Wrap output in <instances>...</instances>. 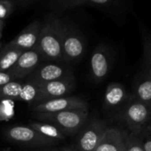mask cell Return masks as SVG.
Listing matches in <instances>:
<instances>
[{"label": "cell", "instance_id": "1", "mask_svg": "<svg viewBox=\"0 0 151 151\" xmlns=\"http://www.w3.org/2000/svg\"><path fill=\"white\" fill-rule=\"evenodd\" d=\"M62 17L48 13L42 22L36 49L44 60L61 62L63 60L61 48Z\"/></svg>", "mask_w": 151, "mask_h": 151}, {"label": "cell", "instance_id": "2", "mask_svg": "<svg viewBox=\"0 0 151 151\" xmlns=\"http://www.w3.org/2000/svg\"><path fill=\"white\" fill-rule=\"evenodd\" d=\"M88 115V109H75L54 113H35L34 116L40 122L54 125L67 136L80 132L87 123Z\"/></svg>", "mask_w": 151, "mask_h": 151}, {"label": "cell", "instance_id": "3", "mask_svg": "<svg viewBox=\"0 0 151 151\" xmlns=\"http://www.w3.org/2000/svg\"><path fill=\"white\" fill-rule=\"evenodd\" d=\"M61 48L64 61H78L86 51V38L79 28L68 18H62Z\"/></svg>", "mask_w": 151, "mask_h": 151}, {"label": "cell", "instance_id": "4", "mask_svg": "<svg viewBox=\"0 0 151 151\" xmlns=\"http://www.w3.org/2000/svg\"><path fill=\"white\" fill-rule=\"evenodd\" d=\"M121 117L131 132H141L151 120V108L132 98L121 110Z\"/></svg>", "mask_w": 151, "mask_h": 151}, {"label": "cell", "instance_id": "5", "mask_svg": "<svg viewBox=\"0 0 151 151\" xmlns=\"http://www.w3.org/2000/svg\"><path fill=\"white\" fill-rule=\"evenodd\" d=\"M6 137L13 142L25 144L34 147L53 146L59 143L58 140L48 138L28 125H16L5 130Z\"/></svg>", "mask_w": 151, "mask_h": 151}, {"label": "cell", "instance_id": "6", "mask_svg": "<svg viewBox=\"0 0 151 151\" xmlns=\"http://www.w3.org/2000/svg\"><path fill=\"white\" fill-rule=\"evenodd\" d=\"M108 128L104 121L93 119L81 129L76 147L78 151H94Z\"/></svg>", "mask_w": 151, "mask_h": 151}, {"label": "cell", "instance_id": "7", "mask_svg": "<svg viewBox=\"0 0 151 151\" xmlns=\"http://www.w3.org/2000/svg\"><path fill=\"white\" fill-rule=\"evenodd\" d=\"M73 77L71 71L59 63H40L37 68L25 78V82L42 84Z\"/></svg>", "mask_w": 151, "mask_h": 151}, {"label": "cell", "instance_id": "8", "mask_svg": "<svg viewBox=\"0 0 151 151\" xmlns=\"http://www.w3.org/2000/svg\"><path fill=\"white\" fill-rule=\"evenodd\" d=\"M30 109L35 113H54L66 110L88 109V103L79 97L66 96L37 103L31 106Z\"/></svg>", "mask_w": 151, "mask_h": 151}, {"label": "cell", "instance_id": "9", "mask_svg": "<svg viewBox=\"0 0 151 151\" xmlns=\"http://www.w3.org/2000/svg\"><path fill=\"white\" fill-rule=\"evenodd\" d=\"M36 85L37 86L39 92L37 103L57 98L66 97L73 91L75 86L73 77Z\"/></svg>", "mask_w": 151, "mask_h": 151}, {"label": "cell", "instance_id": "10", "mask_svg": "<svg viewBox=\"0 0 151 151\" xmlns=\"http://www.w3.org/2000/svg\"><path fill=\"white\" fill-rule=\"evenodd\" d=\"M92 77L96 82L103 81L111 68L110 49L104 44L99 45L93 51L90 60Z\"/></svg>", "mask_w": 151, "mask_h": 151}, {"label": "cell", "instance_id": "11", "mask_svg": "<svg viewBox=\"0 0 151 151\" xmlns=\"http://www.w3.org/2000/svg\"><path fill=\"white\" fill-rule=\"evenodd\" d=\"M42 60H44V58L37 49L24 51L14 66L7 72L13 76L16 81L25 79L37 68Z\"/></svg>", "mask_w": 151, "mask_h": 151}, {"label": "cell", "instance_id": "12", "mask_svg": "<svg viewBox=\"0 0 151 151\" xmlns=\"http://www.w3.org/2000/svg\"><path fill=\"white\" fill-rule=\"evenodd\" d=\"M41 26L42 22L40 21L36 20L32 22L24 29H22L11 42H9L8 45L22 51L36 49Z\"/></svg>", "mask_w": 151, "mask_h": 151}, {"label": "cell", "instance_id": "13", "mask_svg": "<svg viewBox=\"0 0 151 151\" xmlns=\"http://www.w3.org/2000/svg\"><path fill=\"white\" fill-rule=\"evenodd\" d=\"M132 99L126 88L119 83H111L104 93V105L109 109H123Z\"/></svg>", "mask_w": 151, "mask_h": 151}, {"label": "cell", "instance_id": "14", "mask_svg": "<svg viewBox=\"0 0 151 151\" xmlns=\"http://www.w3.org/2000/svg\"><path fill=\"white\" fill-rule=\"evenodd\" d=\"M126 135L118 128L109 127L94 151H125Z\"/></svg>", "mask_w": 151, "mask_h": 151}, {"label": "cell", "instance_id": "15", "mask_svg": "<svg viewBox=\"0 0 151 151\" xmlns=\"http://www.w3.org/2000/svg\"><path fill=\"white\" fill-rule=\"evenodd\" d=\"M132 98L151 108V79L140 71L135 78L132 86Z\"/></svg>", "mask_w": 151, "mask_h": 151}, {"label": "cell", "instance_id": "16", "mask_svg": "<svg viewBox=\"0 0 151 151\" xmlns=\"http://www.w3.org/2000/svg\"><path fill=\"white\" fill-rule=\"evenodd\" d=\"M24 51L10 46L6 44L0 51V71L7 72L16 63L19 57Z\"/></svg>", "mask_w": 151, "mask_h": 151}, {"label": "cell", "instance_id": "17", "mask_svg": "<svg viewBox=\"0 0 151 151\" xmlns=\"http://www.w3.org/2000/svg\"><path fill=\"white\" fill-rule=\"evenodd\" d=\"M85 5H86V0H50L48 4L52 11L51 13L59 17H61V15L67 12Z\"/></svg>", "mask_w": 151, "mask_h": 151}, {"label": "cell", "instance_id": "18", "mask_svg": "<svg viewBox=\"0 0 151 151\" xmlns=\"http://www.w3.org/2000/svg\"><path fill=\"white\" fill-rule=\"evenodd\" d=\"M142 40V72L151 79V35L149 32L141 28Z\"/></svg>", "mask_w": 151, "mask_h": 151}, {"label": "cell", "instance_id": "19", "mask_svg": "<svg viewBox=\"0 0 151 151\" xmlns=\"http://www.w3.org/2000/svg\"><path fill=\"white\" fill-rule=\"evenodd\" d=\"M28 126L31 127L32 129H34L35 131L38 132L39 133L56 139L58 141L60 140H64L66 139V135L60 132L57 127H55L52 124H50L48 123H45V122H29Z\"/></svg>", "mask_w": 151, "mask_h": 151}, {"label": "cell", "instance_id": "20", "mask_svg": "<svg viewBox=\"0 0 151 151\" xmlns=\"http://www.w3.org/2000/svg\"><path fill=\"white\" fill-rule=\"evenodd\" d=\"M23 85L24 82L12 81L0 86V102L5 101H17Z\"/></svg>", "mask_w": 151, "mask_h": 151}, {"label": "cell", "instance_id": "21", "mask_svg": "<svg viewBox=\"0 0 151 151\" xmlns=\"http://www.w3.org/2000/svg\"><path fill=\"white\" fill-rule=\"evenodd\" d=\"M38 94V87L36 84L30 82H24L23 87L17 98V101L27 102L31 107L37 103Z\"/></svg>", "mask_w": 151, "mask_h": 151}, {"label": "cell", "instance_id": "22", "mask_svg": "<svg viewBox=\"0 0 151 151\" xmlns=\"http://www.w3.org/2000/svg\"><path fill=\"white\" fill-rule=\"evenodd\" d=\"M86 5L116 14L121 8L120 0H86Z\"/></svg>", "mask_w": 151, "mask_h": 151}, {"label": "cell", "instance_id": "23", "mask_svg": "<svg viewBox=\"0 0 151 151\" xmlns=\"http://www.w3.org/2000/svg\"><path fill=\"white\" fill-rule=\"evenodd\" d=\"M125 151H144L142 146V132H130L125 137Z\"/></svg>", "mask_w": 151, "mask_h": 151}, {"label": "cell", "instance_id": "24", "mask_svg": "<svg viewBox=\"0 0 151 151\" xmlns=\"http://www.w3.org/2000/svg\"><path fill=\"white\" fill-rule=\"evenodd\" d=\"M15 8V5L9 0H0V20L5 22L14 12Z\"/></svg>", "mask_w": 151, "mask_h": 151}, {"label": "cell", "instance_id": "25", "mask_svg": "<svg viewBox=\"0 0 151 151\" xmlns=\"http://www.w3.org/2000/svg\"><path fill=\"white\" fill-rule=\"evenodd\" d=\"M142 146L144 151H151V124L142 131Z\"/></svg>", "mask_w": 151, "mask_h": 151}, {"label": "cell", "instance_id": "26", "mask_svg": "<svg viewBox=\"0 0 151 151\" xmlns=\"http://www.w3.org/2000/svg\"><path fill=\"white\" fill-rule=\"evenodd\" d=\"M12 81H16L13 76L9 72H2L0 71V86H4L7 83H10Z\"/></svg>", "mask_w": 151, "mask_h": 151}, {"label": "cell", "instance_id": "27", "mask_svg": "<svg viewBox=\"0 0 151 151\" xmlns=\"http://www.w3.org/2000/svg\"><path fill=\"white\" fill-rule=\"evenodd\" d=\"M12 3L15 5V6H20V7H26L33 3L38 1V0H9Z\"/></svg>", "mask_w": 151, "mask_h": 151}, {"label": "cell", "instance_id": "28", "mask_svg": "<svg viewBox=\"0 0 151 151\" xmlns=\"http://www.w3.org/2000/svg\"><path fill=\"white\" fill-rule=\"evenodd\" d=\"M60 151H78V150L77 147H76V146H68V147H66L62 148Z\"/></svg>", "mask_w": 151, "mask_h": 151}, {"label": "cell", "instance_id": "29", "mask_svg": "<svg viewBox=\"0 0 151 151\" xmlns=\"http://www.w3.org/2000/svg\"><path fill=\"white\" fill-rule=\"evenodd\" d=\"M4 27H5V22L0 20V34H2Z\"/></svg>", "mask_w": 151, "mask_h": 151}, {"label": "cell", "instance_id": "30", "mask_svg": "<svg viewBox=\"0 0 151 151\" xmlns=\"http://www.w3.org/2000/svg\"><path fill=\"white\" fill-rule=\"evenodd\" d=\"M2 47H3V45H2V43H0V51H1Z\"/></svg>", "mask_w": 151, "mask_h": 151}, {"label": "cell", "instance_id": "31", "mask_svg": "<svg viewBox=\"0 0 151 151\" xmlns=\"http://www.w3.org/2000/svg\"><path fill=\"white\" fill-rule=\"evenodd\" d=\"M2 37V34H0V38H1Z\"/></svg>", "mask_w": 151, "mask_h": 151}]
</instances>
